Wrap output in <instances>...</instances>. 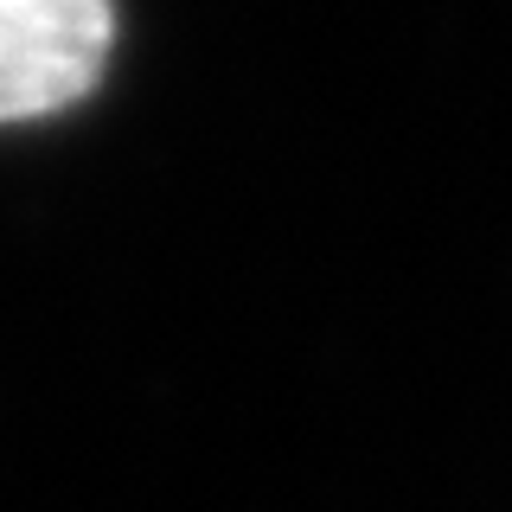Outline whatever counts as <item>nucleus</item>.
<instances>
[{
  "mask_svg": "<svg viewBox=\"0 0 512 512\" xmlns=\"http://www.w3.org/2000/svg\"><path fill=\"white\" fill-rule=\"evenodd\" d=\"M116 52V0H0V128L84 103Z\"/></svg>",
  "mask_w": 512,
  "mask_h": 512,
  "instance_id": "f257e3e1",
  "label": "nucleus"
}]
</instances>
